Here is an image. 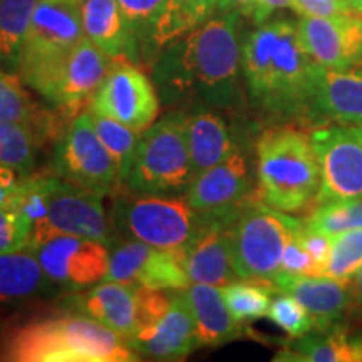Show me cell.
<instances>
[{"label": "cell", "instance_id": "cell-37", "mask_svg": "<svg viewBox=\"0 0 362 362\" xmlns=\"http://www.w3.org/2000/svg\"><path fill=\"white\" fill-rule=\"evenodd\" d=\"M30 230V223L17 208L0 205V253L27 248Z\"/></svg>", "mask_w": 362, "mask_h": 362}, {"label": "cell", "instance_id": "cell-45", "mask_svg": "<svg viewBox=\"0 0 362 362\" xmlns=\"http://www.w3.org/2000/svg\"><path fill=\"white\" fill-rule=\"evenodd\" d=\"M352 288H354V293H356V300L357 298H361L362 300V267L357 272V275L352 280Z\"/></svg>", "mask_w": 362, "mask_h": 362}, {"label": "cell", "instance_id": "cell-25", "mask_svg": "<svg viewBox=\"0 0 362 362\" xmlns=\"http://www.w3.org/2000/svg\"><path fill=\"white\" fill-rule=\"evenodd\" d=\"M185 134L193 176L226 160L237 148L225 121L208 110L185 117Z\"/></svg>", "mask_w": 362, "mask_h": 362}, {"label": "cell", "instance_id": "cell-15", "mask_svg": "<svg viewBox=\"0 0 362 362\" xmlns=\"http://www.w3.org/2000/svg\"><path fill=\"white\" fill-rule=\"evenodd\" d=\"M297 34L302 47L317 64L351 71L362 64V16L300 17Z\"/></svg>", "mask_w": 362, "mask_h": 362}, {"label": "cell", "instance_id": "cell-48", "mask_svg": "<svg viewBox=\"0 0 362 362\" xmlns=\"http://www.w3.org/2000/svg\"><path fill=\"white\" fill-rule=\"evenodd\" d=\"M356 128H357V131H359V133H361V136H362V123H359V124H356Z\"/></svg>", "mask_w": 362, "mask_h": 362}, {"label": "cell", "instance_id": "cell-41", "mask_svg": "<svg viewBox=\"0 0 362 362\" xmlns=\"http://www.w3.org/2000/svg\"><path fill=\"white\" fill-rule=\"evenodd\" d=\"M297 235L298 238H300L302 245L305 247V250L310 253L312 259L315 260L317 267H319V277H320V275H322L324 267L329 260L330 242H332V237L322 232H317V230L307 228L304 223H302L300 228H298Z\"/></svg>", "mask_w": 362, "mask_h": 362}, {"label": "cell", "instance_id": "cell-1", "mask_svg": "<svg viewBox=\"0 0 362 362\" xmlns=\"http://www.w3.org/2000/svg\"><path fill=\"white\" fill-rule=\"evenodd\" d=\"M238 12H216L205 24L165 47L155 78L166 98H203L218 107L237 104L242 67Z\"/></svg>", "mask_w": 362, "mask_h": 362}, {"label": "cell", "instance_id": "cell-12", "mask_svg": "<svg viewBox=\"0 0 362 362\" xmlns=\"http://www.w3.org/2000/svg\"><path fill=\"white\" fill-rule=\"evenodd\" d=\"M101 198V194L62 176L47 175V218L40 243L52 235L66 233L99 240L110 247L115 245V232L111 220L104 211Z\"/></svg>", "mask_w": 362, "mask_h": 362}, {"label": "cell", "instance_id": "cell-2", "mask_svg": "<svg viewBox=\"0 0 362 362\" xmlns=\"http://www.w3.org/2000/svg\"><path fill=\"white\" fill-rule=\"evenodd\" d=\"M312 67L288 19L267 21L242 45V72L252 104L277 117L307 119Z\"/></svg>", "mask_w": 362, "mask_h": 362}, {"label": "cell", "instance_id": "cell-6", "mask_svg": "<svg viewBox=\"0 0 362 362\" xmlns=\"http://www.w3.org/2000/svg\"><path fill=\"white\" fill-rule=\"evenodd\" d=\"M83 37V0H39L16 74L39 93Z\"/></svg>", "mask_w": 362, "mask_h": 362}, {"label": "cell", "instance_id": "cell-38", "mask_svg": "<svg viewBox=\"0 0 362 362\" xmlns=\"http://www.w3.org/2000/svg\"><path fill=\"white\" fill-rule=\"evenodd\" d=\"M117 4L138 42L139 39L149 40V34L165 6V0H117Z\"/></svg>", "mask_w": 362, "mask_h": 362}, {"label": "cell", "instance_id": "cell-44", "mask_svg": "<svg viewBox=\"0 0 362 362\" xmlns=\"http://www.w3.org/2000/svg\"><path fill=\"white\" fill-rule=\"evenodd\" d=\"M257 0H220L216 12H238L240 16L252 17Z\"/></svg>", "mask_w": 362, "mask_h": 362}, {"label": "cell", "instance_id": "cell-31", "mask_svg": "<svg viewBox=\"0 0 362 362\" xmlns=\"http://www.w3.org/2000/svg\"><path fill=\"white\" fill-rule=\"evenodd\" d=\"M39 133L30 126L0 119V163L21 176L34 173Z\"/></svg>", "mask_w": 362, "mask_h": 362}, {"label": "cell", "instance_id": "cell-47", "mask_svg": "<svg viewBox=\"0 0 362 362\" xmlns=\"http://www.w3.org/2000/svg\"><path fill=\"white\" fill-rule=\"evenodd\" d=\"M347 6L351 7V11L354 13H361L362 16V0H346Z\"/></svg>", "mask_w": 362, "mask_h": 362}, {"label": "cell", "instance_id": "cell-40", "mask_svg": "<svg viewBox=\"0 0 362 362\" xmlns=\"http://www.w3.org/2000/svg\"><path fill=\"white\" fill-rule=\"evenodd\" d=\"M291 8L300 17H334L354 13L346 0H291Z\"/></svg>", "mask_w": 362, "mask_h": 362}, {"label": "cell", "instance_id": "cell-33", "mask_svg": "<svg viewBox=\"0 0 362 362\" xmlns=\"http://www.w3.org/2000/svg\"><path fill=\"white\" fill-rule=\"evenodd\" d=\"M89 112L90 117H93L94 129H96L99 139L107 148V151L111 153V156L115 158L117 170H119L121 187H123L143 133L112 119V117L98 115V112H93L90 110Z\"/></svg>", "mask_w": 362, "mask_h": 362}, {"label": "cell", "instance_id": "cell-10", "mask_svg": "<svg viewBox=\"0 0 362 362\" xmlns=\"http://www.w3.org/2000/svg\"><path fill=\"white\" fill-rule=\"evenodd\" d=\"M310 141L320 171L315 205L362 198V136L356 126L322 124Z\"/></svg>", "mask_w": 362, "mask_h": 362}, {"label": "cell", "instance_id": "cell-9", "mask_svg": "<svg viewBox=\"0 0 362 362\" xmlns=\"http://www.w3.org/2000/svg\"><path fill=\"white\" fill-rule=\"evenodd\" d=\"M56 171L101 197L121 187L115 158L99 139L89 110L72 117L62 134L56 149Z\"/></svg>", "mask_w": 362, "mask_h": 362}, {"label": "cell", "instance_id": "cell-16", "mask_svg": "<svg viewBox=\"0 0 362 362\" xmlns=\"http://www.w3.org/2000/svg\"><path fill=\"white\" fill-rule=\"evenodd\" d=\"M112 62L84 35L39 94L61 111L78 112L96 94Z\"/></svg>", "mask_w": 362, "mask_h": 362}, {"label": "cell", "instance_id": "cell-17", "mask_svg": "<svg viewBox=\"0 0 362 362\" xmlns=\"http://www.w3.org/2000/svg\"><path fill=\"white\" fill-rule=\"evenodd\" d=\"M250 189L247 158L235 148L226 160L194 175L185 197L197 214L228 216L250 200Z\"/></svg>", "mask_w": 362, "mask_h": 362}, {"label": "cell", "instance_id": "cell-28", "mask_svg": "<svg viewBox=\"0 0 362 362\" xmlns=\"http://www.w3.org/2000/svg\"><path fill=\"white\" fill-rule=\"evenodd\" d=\"M275 361L288 362H356L354 342L341 330H314L280 351Z\"/></svg>", "mask_w": 362, "mask_h": 362}, {"label": "cell", "instance_id": "cell-4", "mask_svg": "<svg viewBox=\"0 0 362 362\" xmlns=\"http://www.w3.org/2000/svg\"><path fill=\"white\" fill-rule=\"evenodd\" d=\"M257 180L260 200L285 214L315 200L320 171L310 134L293 126L264 131L257 141Z\"/></svg>", "mask_w": 362, "mask_h": 362}, {"label": "cell", "instance_id": "cell-21", "mask_svg": "<svg viewBox=\"0 0 362 362\" xmlns=\"http://www.w3.org/2000/svg\"><path fill=\"white\" fill-rule=\"evenodd\" d=\"M129 346L139 356L156 361H181L197 349L192 312L183 291H173L168 309L139 329Z\"/></svg>", "mask_w": 362, "mask_h": 362}, {"label": "cell", "instance_id": "cell-36", "mask_svg": "<svg viewBox=\"0 0 362 362\" xmlns=\"http://www.w3.org/2000/svg\"><path fill=\"white\" fill-rule=\"evenodd\" d=\"M267 317L292 339H298L315 330L314 317L296 297L287 292L272 298Z\"/></svg>", "mask_w": 362, "mask_h": 362}, {"label": "cell", "instance_id": "cell-20", "mask_svg": "<svg viewBox=\"0 0 362 362\" xmlns=\"http://www.w3.org/2000/svg\"><path fill=\"white\" fill-rule=\"evenodd\" d=\"M232 215H200V225L183 250L185 265L192 284H208L221 288L238 279L228 238Z\"/></svg>", "mask_w": 362, "mask_h": 362}, {"label": "cell", "instance_id": "cell-26", "mask_svg": "<svg viewBox=\"0 0 362 362\" xmlns=\"http://www.w3.org/2000/svg\"><path fill=\"white\" fill-rule=\"evenodd\" d=\"M52 280L29 248L0 253V304H11L42 293Z\"/></svg>", "mask_w": 362, "mask_h": 362}, {"label": "cell", "instance_id": "cell-43", "mask_svg": "<svg viewBox=\"0 0 362 362\" xmlns=\"http://www.w3.org/2000/svg\"><path fill=\"white\" fill-rule=\"evenodd\" d=\"M287 7H291V0H257L252 19L257 25H260L269 21L275 12Z\"/></svg>", "mask_w": 362, "mask_h": 362}, {"label": "cell", "instance_id": "cell-42", "mask_svg": "<svg viewBox=\"0 0 362 362\" xmlns=\"http://www.w3.org/2000/svg\"><path fill=\"white\" fill-rule=\"evenodd\" d=\"M21 176L0 163V205H11L19 187Z\"/></svg>", "mask_w": 362, "mask_h": 362}, {"label": "cell", "instance_id": "cell-35", "mask_svg": "<svg viewBox=\"0 0 362 362\" xmlns=\"http://www.w3.org/2000/svg\"><path fill=\"white\" fill-rule=\"evenodd\" d=\"M304 225L330 237L362 228V198L317 205L315 210L304 220Z\"/></svg>", "mask_w": 362, "mask_h": 362}, {"label": "cell", "instance_id": "cell-39", "mask_svg": "<svg viewBox=\"0 0 362 362\" xmlns=\"http://www.w3.org/2000/svg\"><path fill=\"white\" fill-rule=\"evenodd\" d=\"M297 232L292 235L284 248L282 264H280L279 274L298 275V277H302V275H315V277H319V267H317L315 260L312 259L310 253L305 250V247L302 245Z\"/></svg>", "mask_w": 362, "mask_h": 362}, {"label": "cell", "instance_id": "cell-11", "mask_svg": "<svg viewBox=\"0 0 362 362\" xmlns=\"http://www.w3.org/2000/svg\"><path fill=\"white\" fill-rule=\"evenodd\" d=\"M29 250L52 284L69 291H86L104 282L110 272L111 247L99 240L57 233Z\"/></svg>", "mask_w": 362, "mask_h": 362}, {"label": "cell", "instance_id": "cell-27", "mask_svg": "<svg viewBox=\"0 0 362 362\" xmlns=\"http://www.w3.org/2000/svg\"><path fill=\"white\" fill-rule=\"evenodd\" d=\"M220 0H165L148 42L165 49L215 16Z\"/></svg>", "mask_w": 362, "mask_h": 362}, {"label": "cell", "instance_id": "cell-3", "mask_svg": "<svg viewBox=\"0 0 362 362\" xmlns=\"http://www.w3.org/2000/svg\"><path fill=\"white\" fill-rule=\"evenodd\" d=\"M138 352L106 325L86 315L33 320L12 329L0 344V361L134 362Z\"/></svg>", "mask_w": 362, "mask_h": 362}, {"label": "cell", "instance_id": "cell-29", "mask_svg": "<svg viewBox=\"0 0 362 362\" xmlns=\"http://www.w3.org/2000/svg\"><path fill=\"white\" fill-rule=\"evenodd\" d=\"M39 0H0V66L16 74Z\"/></svg>", "mask_w": 362, "mask_h": 362}, {"label": "cell", "instance_id": "cell-49", "mask_svg": "<svg viewBox=\"0 0 362 362\" xmlns=\"http://www.w3.org/2000/svg\"><path fill=\"white\" fill-rule=\"evenodd\" d=\"M359 71H361V72H362V66H359Z\"/></svg>", "mask_w": 362, "mask_h": 362}, {"label": "cell", "instance_id": "cell-46", "mask_svg": "<svg viewBox=\"0 0 362 362\" xmlns=\"http://www.w3.org/2000/svg\"><path fill=\"white\" fill-rule=\"evenodd\" d=\"M352 342H354L356 362H362V339H352Z\"/></svg>", "mask_w": 362, "mask_h": 362}, {"label": "cell", "instance_id": "cell-13", "mask_svg": "<svg viewBox=\"0 0 362 362\" xmlns=\"http://www.w3.org/2000/svg\"><path fill=\"white\" fill-rule=\"evenodd\" d=\"M89 110L144 133L156 123L160 99L155 84L139 67L131 61H115Z\"/></svg>", "mask_w": 362, "mask_h": 362}, {"label": "cell", "instance_id": "cell-18", "mask_svg": "<svg viewBox=\"0 0 362 362\" xmlns=\"http://www.w3.org/2000/svg\"><path fill=\"white\" fill-rule=\"evenodd\" d=\"M307 119L341 126L362 123V72L329 69L314 62Z\"/></svg>", "mask_w": 362, "mask_h": 362}, {"label": "cell", "instance_id": "cell-24", "mask_svg": "<svg viewBox=\"0 0 362 362\" xmlns=\"http://www.w3.org/2000/svg\"><path fill=\"white\" fill-rule=\"evenodd\" d=\"M84 35L112 61H136L138 39L117 0H83Z\"/></svg>", "mask_w": 362, "mask_h": 362}, {"label": "cell", "instance_id": "cell-23", "mask_svg": "<svg viewBox=\"0 0 362 362\" xmlns=\"http://www.w3.org/2000/svg\"><path fill=\"white\" fill-rule=\"evenodd\" d=\"M183 293L192 312L197 349L221 346L242 336V324L230 312L220 287L189 284Z\"/></svg>", "mask_w": 362, "mask_h": 362}, {"label": "cell", "instance_id": "cell-8", "mask_svg": "<svg viewBox=\"0 0 362 362\" xmlns=\"http://www.w3.org/2000/svg\"><path fill=\"white\" fill-rule=\"evenodd\" d=\"M121 194L111 221L117 232L161 250H185L200 225V214L180 194Z\"/></svg>", "mask_w": 362, "mask_h": 362}, {"label": "cell", "instance_id": "cell-14", "mask_svg": "<svg viewBox=\"0 0 362 362\" xmlns=\"http://www.w3.org/2000/svg\"><path fill=\"white\" fill-rule=\"evenodd\" d=\"M106 280L153 291H185L192 284L183 250H161L133 238L111 247Z\"/></svg>", "mask_w": 362, "mask_h": 362}, {"label": "cell", "instance_id": "cell-32", "mask_svg": "<svg viewBox=\"0 0 362 362\" xmlns=\"http://www.w3.org/2000/svg\"><path fill=\"white\" fill-rule=\"evenodd\" d=\"M22 84L19 76L0 66V119L27 124L37 133L45 131L47 128H44V121L47 116L40 112Z\"/></svg>", "mask_w": 362, "mask_h": 362}, {"label": "cell", "instance_id": "cell-22", "mask_svg": "<svg viewBox=\"0 0 362 362\" xmlns=\"http://www.w3.org/2000/svg\"><path fill=\"white\" fill-rule=\"evenodd\" d=\"M280 292L291 293L309 310L315 320V330L334 327L356 302L352 282L315 275L277 274L272 280Z\"/></svg>", "mask_w": 362, "mask_h": 362}, {"label": "cell", "instance_id": "cell-5", "mask_svg": "<svg viewBox=\"0 0 362 362\" xmlns=\"http://www.w3.org/2000/svg\"><path fill=\"white\" fill-rule=\"evenodd\" d=\"M302 220L275 210L264 202L248 200L228 223L230 248L238 279L274 280L282 264L284 248Z\"/></svg>", "mask_w": 362, "mask_h": 362}, {"label": "cell", "instance_id": "cell-34", "mask_svg": "<svg viewBox=\"0 0 362 362\" xmlns=\"http://www.w3.org/2000/svg\"><path fill=\"white\" fill-rule=\"evenodd\" d=\"M362 267V228L332 235L329 260L320 277L352 282Z\"/></svg>", "mask_w": 362, "mask_h": 362}, {"label": "cell", "instance_id": "cell-30", "mask_svg": "<svg viewBox=\"0 0 362 362\" xmlns=\"http://www.w3.org/2000/svg\"><path fill=\"white\" fill-rule=\"evenodd\" d=\"M277 285L270 280L237 279L220 288L230 312L240 324L267 317Z\"/></svg>", "mask_w": 362, "mask_h": 362}, {"label": "cell", "instance_id": "cell-7", "mask_svg": "<svg viewBox=\"0 0 362 362\" xmlns=\"http://www.w3.org/2000/svg\"><path fill=\"white\" fill-rule=\"evenodd\" d=\"M192 178L185 117L166 116L141 134L124 187L143 194H178Z\"/></svg>", "mask_w": 362, "mask_h": 362}, {"label": "cell", "instance_id": "cell-19", "mask_svg": "<svg viewBox=\"0 0 362 362\" xmlns=\"http://www.w3.org/2000/svg\"><path fill=\"white\" fill-rule=\"evenodd\" d=\"M81 315L106 325L126 342L134 339L143 325L141 287L104 280L71 298Z\"/></svg>", "mask_w": 362, "mask_h": 362}]
</instances>
